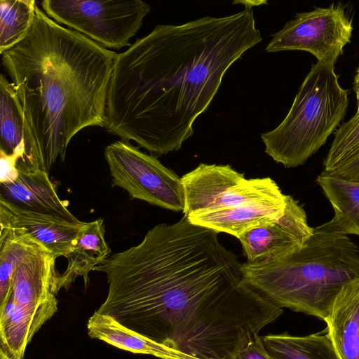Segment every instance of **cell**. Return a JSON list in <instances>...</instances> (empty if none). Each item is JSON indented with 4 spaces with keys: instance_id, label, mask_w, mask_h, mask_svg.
<instances>
[{
    "instance_id": "cell-1",
    "label": "cell",
    "mask_w": 359,
    "mask_h": 359,
    "mask_svg": "<svg viewBox=\"0 0 359 359\" xmlns=\"http://www.w3.org/2000/svg\"><path fill=\"white\" fill-rule=\"evenodd\" d=\"M218 233L185 215L154 226L94 268L109 285L96 311L185 355L233 359L283 310L248 284Z\"/></svg>"
},
{
    "instance_id": "cell-2",
    "label": "cell",
    "mask_w": 359,
    "mask_h": 359,
    "mask_svg": "<svg viewBox=\"0 0 359 359\" xmlns=\"http://www.w3.org/2000/svg\"><path fill=\"white\" fill-rule=\"evenodd\" d=\"M180 25H158L116 56L104 128L152 155L179 150L230 67L262 40L252 6Z\"/></svg>"
},
{
    "instance_id": "cell-3",
    "label": "cell",
    "mask_w": 359,
    "mask_h": 359,
    "mask_svg": "<svg viewBox=\"0 0 359 359\" xmlns=\"http://www.w3.org/2000/svg\"><path fill=\"white\" fill-rule=\"evenodd\" d=\"M117 53L58 24L36 4L33 25L1 54L34 138L41 170L64 161L81 130L104 127Z\"/></svg>"
},
{
    "instance_id": "cell-4",
    "label": "cell",
    "mask_w": 359,
    "mask_h": 359,
    "mask_svg": "<svg viewBox=\"0 0 359 359\" xmlns=\"http://www.w3.org/2000/svg\"><path fill=\"white\" fill-rule=\"evenodd\" d=\"M245 281L280 308L324 321L341 293L359 283V248L330 220L293 252L241 266Z\"/></svg>"
},
{
    "instance_id": "cell-5",
    "label": "cell",
    "mask_w": 359,
    "mask_h": 359,
    "mask_svg": "<svg viewBox=\"0 0 359 359\" xmlns=\"http://www.w3.org/2000/svg\"><path fill=\"white\" fill-rule=\"evenodd\" d=\"M348 105V91L340 86L334 66L317 62L283 121L261 135L265 153L285 168L303 165L337 129Z\"/></svg>"
},
{
    "instance_id": "cell-6",
    "label": "cell",
    "mask_w": 359,
    "mask_h": 359,
    "mask_svg": "<svg viewBox=\"0 0 359 359\" xmlns=\"http://www.w3.org/2000/svg\"><path fill=\"white\" fill-rule=\"evenodd\" d=\"M45 13L105 48L130 46L151 6L142 0H43Z\"/></svg>"
},
{
    "instance_id": "cell-7",
    "label": "cell",
    "mask_w": 359,
    "mask_h": 359,
    "mask_svg": "<svg viewBox=\"0 0 359 359\" xmlns=\"http://www.w3.org/2000/svg\"><path fill=\"white\" fill-rule=\"evenodd\" d=\"M183 214L244 205H286V196L270 177L246 179L229 165L201 163L181 177Z\"/></svg>"
},
{
    "instance_id": "cell-8",
    "label": "cell",
    "mask_w": 359,
    "mask_h": 359,
    "mask_svg": "<svg viewBox=\"0 0 359 359\" xmlns=\"http://www.w3.org/2000/svg\"><path fill=\"white\" fill-rule=\"evenodd\" d=\"M104 158L113 187L123 189L131 198L183 212L185 201L181 177L155 156L129 142L118 140L106 147Z\"/></svg>"
},
{
    "instance_id": "cell-9",
    "label": "cell",
    "mask_w": 359,
    "mask_h": 359,
    "mask_svg": "<svg viewBox=\"0 0 359 359\" xmlns=\"http://www.w3.org/2000/svg\"><path fill=\"white\" fill-rule=\"evenodd\" d=\"M353 17L346 6L332 4L328 7L297 13L278 32L265 48L266 52L303 50L311 53L318 62L333 65L351 42Z\"/></svg>"
},
{
    "instance_id": "cell-10",
    "label": "cell",
    "mask_w": 359,
    "mask_h": 359,
    "mask_svg": "<svg viewBox=\"0 0 359 359\" xmlns=\"http://www.w3.org/2000/svg\"><path fill=\"white\" fill-rule=\"evenodd\" d=\"M306 214L292 196H286L284 214L274 222L254 228L240 236L248 262L276 259L299 249L313 233Z\"/></svg>"
},
{
    "instance_id": "cell-11",
    "label": "cell",
    "mask_w": 359,
    "mask_h": 359,
    "mask_svg": "<svg viewBox=\"0 0 359 359\" xmlns=\"http://www.w3.org/2000/svg\"><path fill=\"white\" fill-rule=\"evenodd\" d=\"M15 180L0 182V202L20 211L41 215L79 226L77 219L57 196L48 173L18 169Z\"/></svg>"
},
{
    "instance_id": "cell-12",
    "label": "cell",
    "mask_w": 359,
    "mask_h": 359,
    "mask_svg": "<svg viewBox=\"0 0 359 359\" xmlns=\"http://www.w3.org/2000/svg\"><path fill=\"white\" fill-rule=\"evenodd\" d=\"M0 155L16 163L17 169L41 170L39 151L25 119L14 84L0 75Z\"/></svg>"
},
{
    "instance_id": "cell-13",
    "label": "cell",
    "mask_w": 359,
    "mask_h": 359,
    "mask_svg": "<svg viewBox=\"0 0 359 359\" xmlns=\"http://www.w3.org/2000/svg\"><path fill=\"white\" fill-rule=\"evenodd\" d=\"M56 297L37 305H20L11 297L0 306L1 347L11 358L23 359L34 335L57 311Z\"/></svg>"
},
{
    "instance_id": "cell-14",
    "label": "cell",
    "mask_w": 359,
    "mask_h": 359,
    "mask_svg": "<svg viewBox=\"0 0 359 359\" xmlns=\"http://www.w3.org/2000/svg\"><path fill=\"white\" fill-rule=\"evenodd\" d=\"M83 224L74 225L65 221L14 209L0 202L2 228L19 230L44 245L56 258L65 257L74 248Z\"/></svg>"
},
{
    "instance_id": "cell-15",
    "label": "cell",
    "mask_w": 359,
    "mask_h": 359,
    "mask_svg": "<svg viewBox=\"0 0 359 359\" xmlns=\"http://www.w3.org/2000/svg\"><path fill=\"white\" fill-rule=\"evenodd\" d=\"M285 207L286 205L275 204L244 205L198 212L187 217L194 224L238 238L254 228L274 222L284 214Z\"/></svg>"
},
{
    "instance_id": "cell-16",
    "label": "cell",
    "mask_w": 359,
    "mask_h": 359,
    "mask_svg": "<svg viewBox=\"0 0 359 359\" xmlns=\"http://www.w3.org/2000/svg\"><path fill=\"white\" fill-rule=\"evenodd\" d=\"M103 219L84 222L76 243L67 255L68 264L58 279L59 290H67L78 276L89 283L88 273L110 255V248L104 239Z\"/></svg>"
},
{
    "instance_id": "cell-17",
    "label": "cell",
    "mask_w": 359,
    "mask_h": 359,
    "mask_svg": "<svg viewBox=\"0 0 359 359\" xmlns=\"http://www.w3.org/2000/svg\"><path fill=\"white\" fill-rule=\"evenodd\" d=\"M87 330L90 338L133 353L150 355L159 359H198L155 342L124 327L111 316L97 311L88 319Z\"/></svg>"
},
{
    "instance_id": "cell-18",
    "label": "cell",
    "mask_w": 359,
    "mask_h": 359,
    "mask_svg": "<svg viewBox=\"0 0 359 359\" xmlns=\"http://www.w3.org/2000/svg\"><path fill=\"white\" fill-rule=\"evenodd\" d=\"M325 322L339 358L359 359V283L341 293Z\"/></svg>"
},
{
    "instance_id": "cell-19",
    "label": "cell",
    "mask_w": 359,
    "mask_h": 359,
    "mask_svg": "<svg viewBox=\"0 0 359 359\" xmlns=\"http://www.w3.org/2000/svg\"><path fill=\"white\" fill-rule=\"evenodd\" d=\"M262 338L271 359H341L327 330L306 336L284 332Z\"/></svg>"
},
{
    "instance_id": "cell-20",
    "label": "cell",
    "mask_w": 359,
    "mask_h": 359,
    "mask_svg": "<svg viewBox=\"0 0 359 359\" xmlns=\"http://www.w3.org/2000/svg\"><path fill=\"white\" fill-rule=\"evenodd\" d=\"M334 212L331 219L346 235L359 236V182L350 181L324 171L316 178Z\"/></svg>"
},
{
    "instance_id": "cell-21",
    "label": "cell",
    "mask_w": 359,
    "mask_h": 359,
    "mask_svg": "<svg viewBox=\"0 0 359 359\" xmlns=\"http://www.w3.org/2000/svg\"><path fill=\"white\" fill-rule=\"evenodd\" d=\"M34 0H0V53L24 39L35 17Z\"/></svg>"
},
{
    "instance_id": "cell-22",
    "label": "cell",
    "mask_w": 359,
    "mask_h": 359,
    "mask_svg": "<svg viewBox=\"0 0 359 359\" xmlns=\"http://www.w3.org/2000/svg\"><path fill=\"white\" fill-rule=\"evenodd\" d=\"M359 154V114L343 123L324 160V171H330L347 160Z\"/></svg>"
},
{
    "instance_id": "cell-23",
    "label": "cell",
    "mask_w": 359,
    "mask_h": 359,
    "mask_svg": "<svg viewBox=\"0 0 359 359\" xmlns=\"http://www.w3.org/2000/svg\"><path fill=\"white\" fill-rule=\"evenodd\" d=\"M233 359H271L266 352L259 335L241 348Z\"/></svg>"
},
{
    "instance_id": "cell-24",
    "label": "cell",
    "mask_w": 359,
    "mask_h": 359,
    "mask_svg": "<svg viewBox=\"0 0 359 359\" xmlns=\"http://www.w3.org/2000/svg\"><path fill=\"white\" fill-rule=\"evenodd\" d=\"M324 172L347 180L359 182V154L347 160L333 170Z\"/></svg>"
},
{
    "instance_id": "cell-25",
    "label": "cell",
    "mask_w": 359,
    "mask_h": 359,
    "mask_svg": "<svg viewBox=\"0 0 359 359\" xmlns=\"http://www.w3.org/2000/svg\"><path fill=\"white\" fill-rule=\"evenodd\" d=\"M353 88L355 93L357 99V111L355 114H359V67L355 70V74L353 78Z\"/></svg>"
},
{
    "instance_id": "cell-26",
    "label": "cell",
    "mask_w": 359,
    "mask_h": 359,
    "mask_svg": "<svg viewBox=\"0 0 359 359\" xmlns=\"http://www.w3.org/2000/svg\"><path fill=\"white\" fill-rule=\"evenodd\" d=\"M0 359H13L1 348H0Z\"/></svg>"
}]
</instances>
